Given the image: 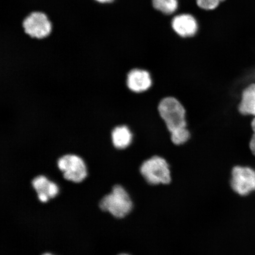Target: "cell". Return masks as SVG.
<instances>
[{
	"label": "cell",
	"instance_id": "18",
	"mask_svg": "<svg viewBox=\"0 0 255 255\" xmlns=\"http://www.w3.org/2000/svg\"><path fill=\"white\" fill-rule=\"evenodd\" d=\"M127 255V254H121V255Z\"/></svg>",
	"mask_w": 255,
	"mask_h": 255
},
{
	"label": "cell",
	"instance_id": "8",
	"mask_svg": "<svg viewBox=\"0 0 255 255\" xmlns=\"http://www.w3.org/2000/svg\"><path fill=\"white\" fill-rule=\"evenodd\" d=\"M171 27L175 33L183 38L194 36L199 28L196 19L189 14L175 16L171 21Z\"/></svg>",
	"mask_w": 255,
	"mask_h": 255
},
{
	"label": "cell",
	"instance_id": "4",
	"mask_svg": "<svg viewBox=\"0 0 255 255\" xmlns=\"http://www.w3.org/2000/svg\"><path fill=\"white\" fill-rule=\"evenodd\" d=\"M57 167L63 178L72 182L79 183L87 176V169L82 158L75 154H66L57 159Z\"/></svg>",
	"mask_w": 255,
	"mask_h": 255
},
{
	"label": "cell",
	"instance_id": "3",
	"mask_svg": "<svg viewBox=\"0 0 255 255\" xmlns=\"http://www.w3.org/2000/svg\"><path fill=\"white\" fill-rule=\"evenodd\" d=\"M139 171L149 184H167L171 182L170 165L165 159L159 156H153L143 161Z\"/></svg>",
	"mask_w": 255,
	"mask_h": 255
},
{
	"label": "cell",
	"instance_id": "15",
	"mask_svg": "<svg viewBox=\"0 0 255 255\" xmlns=\"http://www.w3.org/2000/svg\"><path fill=\"white\" fill-rule=\"evenodd\" d=\"M95 1L101 3V4H110L113 2L115 0H95Z\"/></svg>",
	"mask_w": 255,
	"mask_h": 255
},
{
	"label": "cell",
	"instance_id": "11",
	"mask_svg": "<svg viewBox=\"0 0 255 255\" xmlns=\"http://www.w3.org/2000/svg\"><path fill=\"white\" fill-rule=\"evenodd\" d=\"M111 139L115 148L124 149L131 143L132 133L126 126H117L112 130Z\"/></svg>",
	"mask_w": 255,
	"mask_h": 255
},
{
	"label": "cell",
	"instance_id": "1",
	"mask_svg": "<svg viewBox=\"0 0 255 255\" xmlns=\"http://www.w3.org/2000/svg\"><path fill=\"white\" fill-rule=\"evenodd\" d=\"M99 207L102 211L110 213L115 218L121 219L131 212L133 204L127 191L120 185H115L110 194L100 200Z\"/></svg>",
	"mask_w": 255,
	"mask_h": 255
},
{
	"label": "cell",
	"instance_id": "14",
	"mask_svg": "<svg viewBox=\"0 0 255 255\" xmlns=\"http://www.w3.org/2000/svg\"><path fill=\"white\" fill-rule=\"evenodd\" d=\"M225 0H196L197 5L206 10H213Z\"/></svg>",
	"mask_w": 255,
	"mask_h": 255
},
{
	"label": "cell",
	"instance_id": "12",
	"mask_svg": "<svg viewBox=\"0 0 255 255\" xmlns=\"http://www.w3.org/2000/svg\"><path fill=\"white\" fill-rule=\"evenodd\" d=\"M153 7L164 14L174 13L178 7V0H152Z\"/></svg>",
	"mask_w": 255,
	"mask_h": 255
},
{
	"label": "cell",
	"instance_id": "5",
	"mask_svg": "<svg viewBox=\"0 0 255 255\" xmlns=\"http://www.w3.org/2000/svg\"><path fill=\"white\" fill-rule=\"evenodd\" d=\"M231 186L233 190L241 196H246L255 191V170L237 165L231 172Z\"/></svg>",
	"mask_w": 255,
	"mask_h": 255
},
{
	"label": "cell",
	"instance_id": "10",
	"mask_svg": "<svg viewBox=\"0 0 255 255\" xmlns=\"http://www.w3.org/2000/svg\"><path fill=\"white\" fill-rule=\"evenodd\" d=\"M31 184L37 196L45 195L50 199L55 198L59 193V187L57 184L42 175L34 178L31 181Z\"/></svg>",
	"mask_w": 255,
	"mask_h": 255
},
{
	"label": "cell",
	"instance_id": "13",
	"mask_svg": "<svg viewBox=\"0 0 255 255\" xmlns=\"http://www.w3.org/2000/svg\"><path fill=\"white\" fill-rule=\"evenodd\" d=\"M190 137V132L187 127L178 129L170 132L171 141L176 145L184 144L188 141Z\"/></svg>",
	"mask_w": 255,
	"mask_h": 255
},
{
	"label": "cell",
	"instance_id": "2",
	"mask_svg": "<svg viewBox=\"0 0 255 255\" xmlns=\"http://www.w3.org/2000/svg\"><path fill=\"white\" fill-rule=\"evenodd\" d=\"M158 111L169 132L187 127L186 110L177 99L173 97L162 99L158 104Z\"/></svg>",
	"mask_w": 255,
	"mask_h": 255
},
{
	"label": "cell",
	"instance_id": "17",
	"mask_svg": "<svg viewBox=\"0 0 255 255\" xmlns=\"http://www.w3.org/2000/svg\"><path fill=\"white\" fill-rule=\"evenodd\" d=\"M53 255L50 254H47H47H43V255Z\"/></svg>",
	"mask_w": 255,
	"mask_h": 255
},
{
	"label": "cell",
	"instance_id": "7",
	"mask_svg": "<svg viewBox=\"0 0 255 255\" xmlns=\"http://www.w3.org/2000/svg\"><path fill=\"white\" fill-rule=\"evenodd\" d=\"M127 87L134 93H142L150 89L152 80L150 73L145 69L133 68L128 72Z\"/></svg>",
	"mask_w": 255,
	"mask_h": 255
},
{
	"label": "cell",
	"instance_id": "16",
	"mask_svg": "<svg viewBox=\"0 0 255 255\" xmlns=\"http://www.w3.org/2000/svg\"><path fill=\"white\" fill-rule=\"evenodd\" d=\"M251 127H252V128H253L254 133H255V117L253 120V121H252Z\"/></svg>",
	"mask_w": 255,
	"mask_h": 255
},
{
	"label": "cell",
	"instance_id": "6",
	"mask_svg": "<svg viewBox=\"0 0 255 255\" xmlns=\"http://www.w3.org/2000/svg\"><path fill=\"white\" fill-rule=\"evenodd\" d=\"M23 27L25 33L33 39H43L49 36L52 24L47 15L41 11L32 12L25 18Z\"/></svg>",
	"mask_w": 255,
	"mask_h": 255
},
{
	"label": "cell",
	"instance_id": "9",
	"mask_svg": "<svg viewBox=\"0 0 255 255\" xmlns=\"http://www.w3.org/2000/svg\"><path fill=\"white\" fill-rule=\"evenodd\" d=\"M238 110L242 116L255 117V83L247 85L242 90Z\"/></svg>",
	"mask_w": 255,
	"mask_h": 255
}]
</instances>
